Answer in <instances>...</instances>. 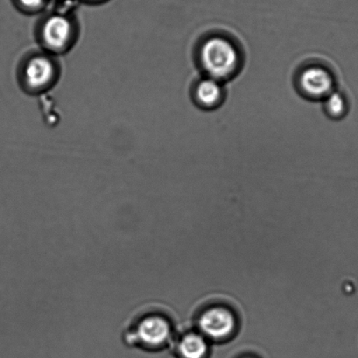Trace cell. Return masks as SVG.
<instances>
[{"label":"cell","mask_w":358,"mask_h":358,"mask_svg":"<svg viewBox=\"0 0 358 358\" xmlns=\"http://www.w3.org/2000/svg\"><path fill=\"white\" fill-rule=\"evenodd\" d=\"M61 74L62 68L57 57L43 50L27 52L17 69L20 89L30 96L41 95L53 89Z\"/></svg>","instance_id":"1"},{"label":"cell","mask_w":358,"mask_h":358,"mask_svg":"<svg viewBox=\"0 0 358 358\" xmlns=\"http://www.w3.org/2000/svg\"><path fill=\"white\" fill-rule=\"evenodd\" d=\"M79 33L78 23L71 15L51 13L37 23L34 37L41 50L57 57L67 54L74 48Z\"/></svg>","instance_id":"2"},{"label":"cell","mask_w":358,"mask_h":358,"mask_svg":"<svg viewBox=\"0 0 358 358\" xmlns=\"http://www.w3.org/2000/svg\"><path fill=\"white\" fill-rule=\"evenodd\" d=\"M173 327L169 320L161 313L143 309L128 322L124 337L128 344L148 350L161 349L169 343Z\"/></svg>","instance_id":"3"},{"label":"cell","mask_w":358,"mask_h":358,"mask_svg":"<svg viewBox=\"0 0 358 358\" xmlns=\"http://www.w3.org/2000/svg\"><path fill=\"white\" fill-rule=\"evenodd\" d=\"M200 61L208 78H229L239 65V54L235 45L224 37L215 36L205 41L200 50Z\"/></svg>","instance_id":"4"},{"label":"cell","mask_w":358,"mask_h":358,"mask_svg":"<svg viewBox=\"0 0 358 358\" xmlns=\"http://www.w3.org/2000/svg\"><path fill=\"white\" fill-rule=\"evenodd\" d=\"M198 326L201 335L212 340H222L231 336L236 328V318L229 309L215 307L200 316Z\"/></svg>","instance_id":"5"},{"label":"cell","mask_w":358,"mask_h":358,"mask_svg":"<svg viewBox=\"0 0 358 358\" xmlns=\"http://www.w3.org/2000/svg\"><path fill=\"white\" fill-rule=\"evenodd\" d=\"M302 92L312 99L327 97L335 89V80L328 69L311 66L302 71L299 79Z\"/></svg>","instance_id":"6"},{"label":"cell","mask_w":358,"mask_h":358,"mask_svg":"<svg viewBox=\"0 0 358 358\" xmlns=\"http://www.w3.org/2000/svg\"><path fill=\"white\" fill-rule=\"evenodd\" d=\"M177 354L180 358H207L208 343L201 334L189 333L177 344Z\"/></svg>","instance_id":"7"},{"label":"cell","mask_w":358,"mask_h":358,"mask_svg":"<svg viewBox=\"0 0 358 358\" xmlns=\"http://www.w3.org/2000/svg\"><path fill=\"white\" fill-rule=\"evenodd\" d=\"M194 97L205 108L217 106L222 99V88L218 80L207 78L197 83Z\"/></svg>","instance_id":"8"},{"label":"cell","mask_w":358,"mask_h":358,"mask_svg":"<svg viewBox=\"0 0 358 358\" xmlns=\"http://www.w3.org/2000/svg\"><path fill=\"white\" fill-rule=\"evenodd\" d=\"M325 109L332 117H344L348 111L346 97L342 93L334 90L328 96L325 97Z\"/></svg>","instance_id":"9"},{"label":"cell","mask_w":358,"mask_h":358,"mask_svg":"<svg viewBox=\"0 0 358 358\" xmlns=\"http://www.w3.org/2000/svg\"><path fill=\"white\" fill-rule=\"evenodd\" d=\"M16 8L26 15H36L46 8L48 0H13Z\"/></svg>","instance_id":"10"},{"label":"cell","mask_w":358,"mask_h":358,"mask_svg":"<svg viewBox=\"0 0 358 358\" xmlns=\"http://www.w3.org/2000/svg\"><path fill=\"white\" fill-rule=\"evenodd\" d=\"M85 1L88 3H92V4H97V3H102L106 1V0H85Z\"/></svg>","instance_id":"11"},{"label":"cell","mask_w":358,"mask_h":358,"mask_svg":"<svg viewBox=\"0 0 358 358\" xmlns=\"http://www.w3.org/2000/svg\"><path fill=\"white\" fill-rule=\"evenodd\" d=\"M245 358H252V357H245Z\"/></svg>","instance_id":"12"}]
</instances>
